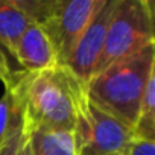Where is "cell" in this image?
I'll return each mask as SVG.
<instances>
[{
  "label": "cell",
  "instance_id": "7",
  "mask_svg": "<svg viewBox=\"0 0 155 155\" xmlns=\"http://www.w3.org/2000/svg\"><path fill=\"white\" fill-rule=\"evenodd\" d=\"M14 59L26 73L43 71L59 65L50 40L37 23H31L20 38L14 50Z\"/></svg>",
  "mask_w": 155,
  "mask_h": 155
},
{
  "label": "cell",
  "instance_id": "5",
  "mask_svg": "<svg viewBox=\"0 0 155 155\" xmlns=\"http://www.w3.org/2000/svg\"><path fill=\"white\" fill-rule=\"evenodd\" d=\"M78 155H126L134 131L94 107L88 99L73 131Z\"/></svg>",
  "mask_w": 155,
  "mask_h": 155
},
{
  "label": "cell",
  "instance_id": "13",
  "mask_svg": "<svg viewBox=\"0 0 155 155\" xmlns=\"http://www.w3.org/2000/svg\"><path fill=\"white\" fill-rule=\"evenodd\" d=\"M0 70H2L9 79L12 81V84H14V87H15V84L21 79V76L25 74V71L20 68V65L6 53V50L0 46Z\"/></svg>",
  "mask_w": 155,
  "mask_h": 155
},
{
  "label": "cell",
  "instance_id": "11",
  "mask_svg": "<svg viewBox=\"0 0 155 155\" xmlns=\"http://www.w3.org/2000/svg\"><path fill=\"white\" fill-rule=\"evenodd\" d=\"M132 131L138 140L155 141V64L143 94L137 123Z\"/></svg>",
  "mask_w": 155,
  "mask_h": 155
},
{
  "label": "cell",
  "instance_id": "15",
  "mask_svg": "<svg viewBox=\"0 0 155 155\" xmlns=\"http://www.w3.org/2000/svg\"><path fill=\"white\" fill-rule=\"evenodd\" d=\"M146 8L149 12V20H150V32H152V41L155 44V0H144Z\"/></svg>",
  "mask_w": 155,
  "mask_h": 155
},
{
  "label": "cell",
  "instance_id": "12",
  "mask_svg": "<svg viewBox=\"0 0 155 155\" xmlns=\"http://www.w3.org/2000/svg\"><path fill=\"white\" fill-rule=\"evenodd\" d=\"M0 155H34L32 147H31L29 132L25 128V123L0 147Z\"/></svg>",
  "mask_w": 155,
  "mask_h": 155
},
{
  "label": "cell",
  "instance_id": "4",
  "mask_svg": "<svg viewBox=\"0 0 155 155\" xmlns=\"http://www.w3.org/2000/svg\"><path fill=\"white\" fill-rule=\"evenodd\" d=\"M150 20L144 0H117L96 73L152 44ZM93 74V76H94Z\"/></svg>",
  "mask_w": 155,
  "mask_h": 155
},
{
  "label": "cell",
  "instance_id": "2",
  "mask_svg": "<svg viewBox=\"0 0 155 155\" xmlns=\"http://www.w3.org/2000/svg\"><path fill=\"white\" fill-rule=\"evenodd\" d=\"M153 64L155 44L152 43L96 73L85 84L87 99L134 129Z\"/></svg>",
  "mask_w": 155,
  "mask_h": 155
},
{
  "label": "cell",
  "instance_id": "14",
  "mask_svg": "<svg viewBox=\"0 0 155 155\" xmlns=\"http://www.w3.org/2000/svg\"><path fill=\"white\" fill-rule=\"evenodd\" d=\"M126 155H155V141L135 138Z\"/></svg>",
  "mask_w": 155,
  "mask_h": 155
},
{
  "label": "cell",
  "instance_id": "8",
  "mask_svg": "<svg viewBox=\"0 0 155 155\" xmlns=\"http://www.w3.org/2000/svg\"><path fill=\"white\" fill-rule=\"evenodd\" d=\"M31 23L17 0H0V46L12 59L14 50Z\"/></svg>",
  "mask_w": 155,
  "mask_h": 155
},
{
  "label": "cell",
  "instance_id": "1",
  "mask_svg": "<svg viewBox=\"0 0 155 155\" xmlns=\"http://www.w3.org/2000/svg\"><path fill=\"white\" fill-rule=\"evenodd\" d=\"M14 93L28 129L73 132L87 102L85 84L65 65L25 73Z\"/></svg>",
  "mask_w": 155,
  "mask_h": 155
},
{
  "label": "cell",
  "instance_id": "16",
  "mask_svg": "<svg viewBox=\"0 0 155 155\" xmlns=\"http://www.w3.org/2000/svg\"><path fill=\"white\" fill-rule=\"evenodd\" d=\"M5 87H14V84H12V81L9 79V78L0 70V91H2Z\"/></svg>",
  "mask_w": 155,
  "mask_h": 155
},
{
  "label": "cell",
  "instance_id": "3",
  "mask_svg": "<svg viewBox=\"0 0 155 155\" xmlns=\"http://www.w3.org/2000/svg\"><path fill=\"white\" fill-rule=\"evenodd\" d=\"M32 23L43 28L59 65H65L85 28L105 0H17Z\"/></svg>",
  "mask_w": 155,
  "mask_h": 155
},
{
  "label": "cell",
  "instance_id": "6",
  "mask_svg": "<svg viewBox=\"0 0 155 155\" xmlns=\"http://www.w3.org/2000/svg\"><path fill=\"white\" fill-rule=\"evenodd\" d=\"M116 5H117V0H105L102 8L94 14V17L85 28L84 34L81 35L70 56L67 67L84 84H87L91 79L96 71V67L104 52L107 31Z\"/></svg>",
  "mask_w": 155,
  "mask_h": 155
},
{
  "label": "cell",
  "instance_id": "10",
  "mask_svg": "<svg viewBox=\"0 0 155 155\" xmlns=\"http://www.w3.org/2000/svg\"><path fill=\"white\" fill-rule=\"evenodd\" d=\"M25 123L14 87H5L0 91V147Z\"/></svg>",
  "mask_w": 155,
  "mask_h": 155
},
{
  "label": "cell",
  "instance_id": "9",
  "mask_svg": "<svg viewBox=\"0 0 155 155\" xmlns=\"http://www.w3.org/2000/svg\"><path fill=\"white\" fill-rule=\"evenodd\" d=\"M28 132L34 155H78L73 132L53 129H28Z\"/></svg>",
  "mask_w": 155,
  "mask_h": 155
}]
</instances>
